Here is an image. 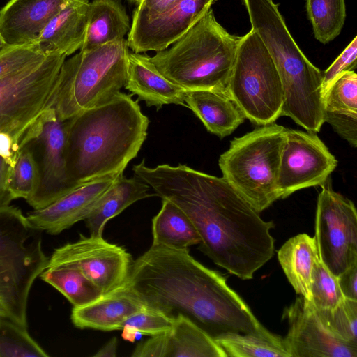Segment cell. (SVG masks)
<instances>
[{
  "label": "cell",
  "instance_id": "6da1fadb",
  "mask_svg": "<svg viewBox=\"0 0 357 357\" xmlns=\"http://www.w3.org/2000/svg\"><path fill=\"white\" fill-rule=\"evenodd\" d=\"M132 171L188 215L201 238L199 249L229 273L252 279L274 255L273 222L264 220L223 177L184 165L149 167L144 160Z\"/></svg>",
  "mask_w": 357,
  "mask_h": 357
},
{
  "label": "cell",
  "instance_id": "7a4b0ae2",
  "mask_svg": "<svg viewBox=\"0 0 357 357\" xmlns=\"http://www.w3.org/2000/svg\"><path fill=\"white\" fill-rule=\"evenodd\" d=\"M126 283L145 306L172 319L181 314L213 340L226 333H271L226 279L188 249L152 243L133 261Z\"/></svg>",
  "mask_w": 357,
  "mask_h": 357
},
{
  "label": "cell",
  "instance_id": "3957f363",
  "mask_svg": "<svg viewBox=\"0 0 357 357\" xmlns=\"http://www.w3.org/2000/svg\"><path fill=\"white\" fill-rule=\"evenodd\" d=\"M131 96L120 92L106 103L65 121L66 166L74 188L123 172L137 155L149 120Z\"/></svg>",
  "mask_w": 357,
  "mask_h": 357
},
{
  "label": "cell",
  "instance_id": "277c9868",
  "mask_svg": "<svg viewBox=\"0 0 357 357\" xmlns=\"http://www.w3.org/2000/svg\"><path fill=\"white\" fill-rule=\"evenodd\" d=\"M251 29L271 56L282 82L281 116L291 118L311 132L324 122L323 72L305 56L292 38L273 0H243Z\"/></svg>",
  "mask_w": 357,
  "mask_h": 357
},
{
  "label": "cell",
  "instance_id": "5b68a950",
  "mask_svg": "<svg viewBox=\"0 0 357 357\" xmlns=\"http://www.w3.org/2000/svg\"><path fill=\"white\" fill-rule=\"evenodd\" d=\"M241 39L228 33L210 8L169 48L150 59L162 75L185 90L227 93Z\"/></svg>",
  "mask_w": 357,
  "mask_h": 357
},
{
  "label": "cell",
  "instance_id": "8992f818",
  "mask_svg": "<svg viewBox=\"0 0 357 357\" xmlns=\"http://www.w3.org/2000/svg\"><path fill=\"white\" fill-rule=\"evenodd\" d=\"M66 56L56 52L0 78V155L12 167L26 138L52 107Z\"/></svg>",
  "mask_w": 357,
  "mask_h": 357
},
{
  "label": "cell",
  "instance_id": "52a82bcc",
  "mask_svg": "<svg viewBox=\"0 0 357 357\" xmlns=\"http://www.w3.org/2000/svg\"><path fill=\"white\" fill-rule=\"evenodd\" d=\"M129 46L125 38L79 52L64 61L52 109L61 121L112 100L124 86Z\"/></svg>",
  "mask_w": 357,
  "mask_h": 357
},
{
  "label": "cell",
  "instance_id": "ba28073f",
  "mask_svg": "<svg viewBox=\"0 0 357 357\" xmlns=\"http://www.w3.org/2000/svg\"><path fill=\"white\" fill-rule=\"evenodd\" d=\"M40 232L19 208H0V306L9 319L26 328L31 287L49 261Z\"/></svg>",
  "mask_w": 357,
  "mask_h": 357
},
{
  "label": "cell",
  "instance_id": "9c48e42d",
  "mask_svg": "<svg viewBox=\"0 0 357 357\" xmlns=\"http://www.w3.org/2000/svg\"><path fill=\"white\" fill-rule=\"evenodd\" d=\"M286 128L261 126L230 142L218 165L225 180L259 213L279 199L277 181Z\"/></svg>",
  "mask_w": 357,
  "mask_h": 357
},
{
  "label": "cell",
  "instance_id": "30bf717a",
  "mask_svg": "<svg viewBox=\"0 0 357 357\" xmlns=\"http://www.w3.org/2000/svg\"><path fill=\"white\" fill-rule=\"evenodd\" d=\"M227 93L245 117L255 125L275 123L282 114L284 93L280 75L252 29L240 40Z\"/></svg>",
  "mask_w": 357,
  "mask_h": 357
},
{
  "label": "cell",
  "instance_id": "8fae6325",
  "mask_svg": "<svg viewBox=\"0 0 357 357\" xmlns=\"http://www.w3.org/2000/svg\"><path fill=\"white\" fill-rule=\"evenodd\" d=\"M321 187L314 237L319 259L337 277L357 263V212L351 200L333 190L331 177Z\"/></svg>",
  "mask_w": 357,
  "mask_h": 357
},
{
  "label": "cell",
  "instance_id": "7c38bea8",
  "mask_svg": "<svg viewBox=\"0 0 357 357\" xmlns=\"http://www.w3.org/2000/svg\"><path fill=\"white\" fill-rule=\"evenodd\" d=\"M132 263L131 255L124 248L102 236L80 234L76 241L56 248L47 267L74 265L105 294L126 283Z\"/></svg>",
  "mask_w": 357,
  "mask_h": 357
},
{
  "label": "cell",
  "instance_id": "4fadbf2b",
  "mask_svg": "<svg viewBox=\"0 0 357 357\" xmlns=\"http://www.w3.org/2000/svg\"><path fill=\"white\" fill-rule=\"evenodd\" d=\"M337 165L317 133L286 128L277 181L279 199L301 189L321 186Z\"/></svg>",
  "mask_w": 357,
  "mask_h": 357
},
{
  "label": "cell",
  "instance_id": "5bb4252c",
  "mask_svg": "<svg viewBox=\"0 0 357 357\" xmlns=\"http://www.w3.org/2000/svg\"><path fill=\"white\" fill-rule=\"evenodd\" d=\"M26 144L38 148L40 153V159L36 158L38 186L26 202L33 209H40L75 189L68 181L66 166V121L49 109L30 130Z\"/></svg>",
  "mask_w": 357,
  "mask_h": 357
},
{
  "label": "cell",
  "instance_id": "9a60e30c",
  "mask_svg": "<svg viewBox=\"0 0 357 357\" xmlns=\"http://www.w3.org/2000/svg\"><path fill=\"white\" fill-rule=\"evenodd\" d=\"M282 317L289 325L283 340L290 357H357V347L334 337L303 296L286 307Z\"/></svg>",
  "mask_w": 357,
  "mask_h": 357
},
{
  "label": "cell",
  "instance_id": "2e32d148",
  "mask_svg": "<svg viewBox=\"0 0 357 357\" xmlns=\"http://www.w3.org/2000/svg\"><path fill=\"white\" fill-rule=\"evenodd\" d=\"M214 0H179L162 14L130 26L128 44L132 52L161 51L185 33L210 9Z\"/></svg>",
  "mask_w": 357,
  "mask_h": 357
},
{
  "label": "cell",
  "instance_id": "e0dca14e",
  "mask_svg": "<svg viewBox=\"0 0 357 357\" xmlns=\"http://www.w3.org/2000/svg\"><path fill=\"white\" fill-rule=\"evenodd\" d=\"M123 172L107 175L82 184L47 206L33 209L26 218L35 229L57 235L84 220L99 198Z\"/></svg>",
  "mask_w": 357,
  "mask_h": 357
},
{
  "label": "cell",
  "instance_id": "ac0fdd59",
  "mask_svg": "<svg viewBox=\"0 0 357 357\" xmlns=\"http://www.w3.org/2000/svg\"><path fill=\"white\" fill-rule=\"evenodd\" d=\"M133 357H227L217 342L179 314L171 328L139 343Z\"/></svg>",
  "mask_w": 357,
  "mask_h": 357
},
{
  "label": "cell",
  "instance_id": "d6986e66",
  "mask_svg": "<svg viewBox=\"0 0 357 357\" xmlns=\"http://www.w3.org/2000/svg\"><path fill=\"white\" fill-rule=\"evenodd\" d=\"M68 0H10L0 10V35L11 47L35 44Z\"/></svg>",
  "mask_w": 357,
  "mask_h": 357
},
{
  "label": "cell",
  "instance_id": "ffe728a7",
  "mask_svg": "<svg viewBox=\"0 0 357 357\" xmlns=\"http://www.w3.org/2000/svg\"><path fill=\"white\" fill-rule=\"evenodd\" d=\"M137 101L159 110L165 105L185 106L186 91L162 75L145 54L129 52L124 86Z\"/></svg>",
  "mask_w": 357,
  "mask_h": 357
},
{
  "label": "cell",
  "instance_id": "44dd1931",
  "mask_svg": "<svg viewBox=\"0 0 357 357\" xmlns=\"http://www.w3.org/2000/svg\"><path fill=\"white\" fill-rule=\"evenodd\" d=\"M145 307L125 283L86 305L74 307L70 317L79 328L111 331L121 330L126 319Z\"/></svg>",
  "mask_w": 357,
  "mask_h": 357
},
{
  "label": "cell",
  "instance_id": "7402d4cb",
  "mask_svg": "<svg viewBox=\"0 0 357 357\" xmlns=\"http://www.w3.org/2000/svg\"><path fill=\"white\" fill-rule=\"evenodd\" d=\"M89 0H68L48 22L36 41L45 54L56 52L66 56L80 50L84 40Z\"/></svg>",
  "mask_w": 357,
  "mask_h": 357
},
{
  "label": "cell",
  "instance_id": "603a6c76",
  "mask_svg": "<svg viewBox=\"0 0 357 357\" xmlns=\"http://www.w3.org/2000/svg\"><path fill=\"white\" fill-rule=\"evenodd\" d=\"M185 103L211 133L220 138L231 134L245 117L226 92L187 90Z\"/></svg>",
  "mask_w": 357,
  "mask_h": 357
},
{
  "label": "cell",
  "instance_id": "cb8c5ba5",
  "mask_svg": "<svg viewBox=\"0 0 357 357\" xmlns=\"http://www.w3.org/2000/svg\"><path fill=\"white\" fill-rule=\"evenodd\" d=\"M156 196L145 182L134 176L126 178L120 174L99 198L84 220L91 235L102 236L106 223L133 203Z\"/></svg>",
  "mask_w": 357,
  "mask_h": 357
},
{
  "label": "cell",
  "instance_id": "d4e9b609",
  "mask_svg": "<svg viewBox=\"0 0 357 357\" xmlns=\"http://www.w3.org/2000/svg\"><path fill=\"white\" fill-rule=\"evenodd\" d=\"M130 26L129 17L119 0H93L89 2L85 37L80 50H91L122 40Z\"/></svg>",
  "mask_w": 357,
  "mask_h": 357
},
{
  "label": "cell",
  "instance_id": "484cf974",
  "mask_svg": "<svg viewBox=\"0 0 357 357\" xmlns=\"http://www.w3.org/2000/svg\"><path fill=\"white\" fill-rule=\"evenodd\" d=\"M278 259L295 291L310 301L312 272L319 259L314 237L299 234L290 238L278 251Z\"/></svg>",
  "mask_w": 357,
  "mask_h": 357
},
{
  "label": "cell",
  "instance_id": "4316f807",
  "mask_svg": "<svg viewBox=\"0 0 357 357\" xmlns=\"http://www.w3.org/2000/svg\"><path fill=\"white\" fill-rule=\"evenodd\" d=\"M153 243L176 250L199 245V234L188 215L175 204L162 199V207L152 219Z\"/></svg>",
  "mask_w": 357,
  "mask_h": 357
},
{
  "label": "cell",
  "instance_id": "83f0119b",
  "mask_svg": "<svg viewBox=\"0 0 357 357\" xmlns=\"http://www.w3.org/2000/svg\"><path fill=\"white\" fill-rule=\"evenodd\" d=\"M39 277L61 293L74 307L86 305L103 295L80 269L72 264L47 267Z\"/></svg>",
  "mask_w": 357,
  "mask_h": 357
},
{
  "label": "cell",
  "instance_id": "f1b7e54d",
  "mask_svg": "<svg viewBox=\"0 0 357 357\" xmlns=\"http://www.w3.org/2000/svg\"><path fill=\"white\" fill-rule=\"evenodd\" d=\"M214 340L227 357H290L282 337L266 335L226 333Z\"/></svg>",
  "mask_w": 357,
  "mask_h": 357
},
{
  "label": "cell",
  "instance_id": "f546056e",
  "mask_svg": "<svg viewBox=\"0 0 357 357\" xmlns=\"http://www.w3.org/2000/svg\"><path fill=\"white\" fill-rule=\"evenodd\" d=\"M306 10L319 42L328 43L340 34L346 19L344 0H306Z\"/></svg>",
  "mask_w": 357,
  "mask_h": 357
},
{
  "label": "cell",
  "instance_id": "4dcf8cb0",
  "mask_svg": "<svg viewBox=\"0 0 357 357\" xmlns=\"http://www.w3.org/2000/svg\"><path fill=\"white\" fill-rule=\"evenodd\" d=\"M312 307L324 328L334 337L357 347V301L344 297L333 309Z\"/></svg>",
  "mask_w": 357,
  "mask_h": 357
},
{
  "label": "cell",
  "instance_id": "1f68e13d",
  "mask_svg": "<svg viewBox=\"0 0 357 357\" xmlns=\"http://www.w3.org/2000/svg\"><path fill=\"white\" fill-rule=\"evenodd\" d=\"M39 183L37 160L31 148L24 145L20 151L14 165L10 167L8 188L13 199L28 201L36 192Z\"/></svg>",
  "mask_w": 357,
  "mask_h": 357
},
{
  "label": "cell",
  "instance_id": "d6a6232c",
  "mask_svg": "<svg viewBox=\"0 0 357 357\" xmlns=\"http://www.w3.org/2000/svg\"><path fill=\"white\" fill-rule=\"evenodd\" d=\"M324 113L357 117V75L342 73L323 96Z\"/></svg>",
  "mask_w": 357,
  "mask_h": 357
},
{
  "label": "cell",
  "instance_id": "836d02e7",
  "mask_svg": "<svg viewBox=\"0 0 357 357\" xmlns=\"http://www.w3.org/2000/svg\"><path fill=\"white\" fill-rule=\"evenodd\" d=\"M47 357L49 355L31 337L27 328L6 317L0 318V357Z\"/></svg>",
  "mask_w": 357,
  "mask_h": 357
},
{
  "label": "cell",
  "instance_id": "e575fe53",
  "mask_svg": "<svg viewBox=\"0 0 357 357\" xmlns=\"http://www.w3.org/2000/svg\"><path fill=\"white\" fill-rule=\"evenodd\" d=\"M310 294V303L316 309H333L344 298L337 277L333 275L319 259L314 264Z\"/></svg>",
  "mask_w": 357,
  "mask_h": 357
},
{
  "label": "cell",
  "instance_id": "d590c367",
  "mask_svg": "<svg viewBox=\"0 0 357 357\" xmlns=\"http://www.w3.org/2000/svg\"><path fill=\"white\" fill-rule=\"evenodd\" d=\"M173 321L164 314L146 306L123 321L121 328L123 331L122 337L133 342L137 333L151 337L158 335L169 331Z\"/></svg>",
  "mask_w": 357,
  "mask_h": 357
},
{
  "label": "cell",
  "instance_id": "8d00e7d4",
  "mask_svg": "<svg viewBox=\"0 0 357 357\" xmlns=\"http://www.w3.org/2000/svg\"><path fill=\"white\" fill-rule=\"evenodd\" d=\"M47 54L36 44L10 47L0 54V78L24 68Z\"/></svg>",
  "mask_w": 357,
  "mask_h": 357
},
{
  "label": "cell",
  "instance_id": "74e56055",
  "mask_svg": "<svg viewBox=\"0 0 357 357\" xmlns=\"http://www.w3.org/2000/svg\"><path fill=\"white\" fill-rule=\"evenodd\" d=\"M357 37L342 51L334 62L323 72V96L333 82L344 72L354 70L357 65Z\"/></svg>",
  "mask_w": 357,
  "mask_h": 357
},
{
  "label": "cell",
  "instance_id": "f35d334b",
  "mask_svg": "<svg viewBox=\"0 0 357 357\" xmlns=\"http://www.w3.org/2000/svg\"><path fill=\"white\" fill-rule=\"evenodd\" d=\"M179 0H140L135 9L131 26H136L170 9Z\"/></svg>",
  "mask_w": 357,
  "mask_h": 357
},
{
  "label": "cell",
  "instance_id": "ab89813d",
  "mask_svg": "<svg viewBox=\"0 0 357 357\" xmlns=\"http://www.w3.org/2000/svg\"><path fill=\"white\" fill-rule=\"evenodd\" d=\"M324 122L328 123L351 146L356 147L357 117L324 112Z\"/></svg>",
  "mask_w": 357,
  "mask_h": 357
},
{
  "label": "cell",
  "instance_id": "60d3db41",
  "mask_svg": "<svg viewBox=\"0 0 357 357\" xmlns=\"http://www.w3.org/2000/svg\"><path fill=\"white\" fill-rule=\"evenodd\" d=\"M337 280L344 296L357 301V263L340 274Z\"/></svg>",
  "mask_w": 357,
  "mask_h": 357
},
{
  "label": "cell",
  "instance_id": "b9f144b4",
  "mask_svg": "<svg viewBox=\"0 0 357 357\" xmlns=\"http://www.w3.org/2000/svg\"><path fill=\"white\" fill-rule=\"evenodd\" d=\"M10 165L0 155V208L10 205L14 200L8 188Z\"/></svg>",
  "mask_w": 357,
  "mask_h": 357
},
{
  "label": "cell",
  "instance_id": "7bdbcfd3",
  "mask_svg": "<svg viewBox=\"0 0 357 357\" xmlns=\"http://www.w3.org/2000/svg\"><path fill=\"white\" fill-rule=\"evenodd\" d=\"M117 339L112 337L102 348H100L94 355V357H114L116 356Z\"/></svg>",
  "mask_w": 357,
  "mask_h": 357
},
{
  "label": "cell",
  "instance_id": "ee69618b",
  "mask_svg": "<svg viewBox=\"0 0 357 357\" xmlns=\"http://www.w3.org/2000/svg\"><path fill=\"white\" fill-rule=\"evenodd\" d=\"M11 46H9L8 45L5 41L3 40V39L2 38V37L0 35V54H1L2 52H3L4 51H6V50H8V48H10Z\"/></svg>",
  "mask_w": 357,
  "mask_h": 357
},
{
  "label": "cell",
  "instance_id": "f6af8a7d",
  "mask_svg": "<svg viewBox=\"0 0 357 357\" xmlns=\"http://www.w3.org/2000/svg\"><path fill=\"white\" fill-rule=\"evenodd\" d=\"M1 317H6V314L5 313V312L3 311V310L2 309V307L0 306V318Z\"/></svg>",
  "mask_w": 357,
  "mask_h": 357
},
{
  "label": "cell",
  "instance_id": "bcb514c9",
  "mask_svg": "<svg viewBox=\"0 0 357 357\" xmlns=\"http://www.w3.org/2000/svg\"><path fill=\"white\" fill-rule=\"evenodd\" d=\"M129 2L132 3H135V4H138L140 1V0H127Z\"/></svg>",
  "mask_w": 357,
  "mask_h": 357
}]
</instances>
